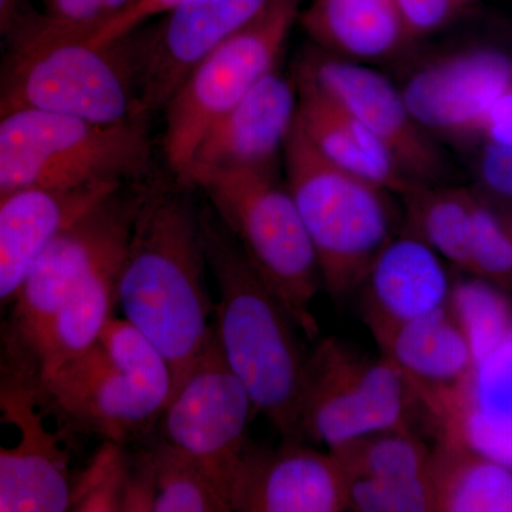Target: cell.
<instances>
[{"instance_id":"obj_1","label":"cell","mask_w":512,"mask_h":512,"mask_svg":"<svg viewBox=\"0 0 512 512\" xmlns=\"http://www.w3.org/2000/svg\"><path fill=\"white\" fill-rule=\"evenodd\" d=\"M184 185L148 184L136 212L117 278L124 319L165 357L174 389L207 348L214 311L207 284L198 211Z\"/></svg>"},{"instance_id":"obj_2","label":"cell","mask_w":512,"mask_h":512,"mask_svg":"<svg viewBox=\"0 0 512 512\" xmlns=\"http://www.w3.org/2000/svg\"><path fill=\"white\" fill-rule=\"evenodd\" d=\"M202 248L218 289L214 332L256 409L285 441L302 443L301 397L308 355L285 306L208 205L198 211Z\"/></svg>"},{"instance_id":"obj_3","label":"cell","mask_w":512,"mask_h":512,"mask_svg":"<svg viewBox=\"0 0 512 512\" xmlns=\"http://www.w3.org/2000/svg\"><path fill=\"white\" fill-rule=\"evenodd\" d=\"M0 57V119L19 110L101 124L148 119L141 111L136 33L109 45L50 28L26 10Z\"/></svg>"},{"instance_id":"obj_4","label":"cell","mask_w":512,"mask_h":512,"mask_svg":"<svg viewBox=\"0 0 512 512\" xmlns=\"http://www.w3.org/2000/svg\"><path fill=\"white\" fill-rule=\"evenodd\" d=\"M282 154L285 184L311 239L323 288L342 301L359 289L396 235L393 192L330 163L296 120Z\"/></svg>"},{"instance_id":"obj_5","label":"cell","mask_w":512,"mask_h":512,"mask_svg":"<svg viewBox=\"0 0 512 512\" xmlns=\"http://www.w3.org/2000/svg\"><path fill=\"white\" fill-rule=\"evenodd\" d=\"M148 119L117 124L19 110L0 119V192L76 191L147 177Z\"/></svg>"},{"instance_id":"obj_6","label":"cell","mask_w":512,"mask_h":512,"mask_svg":"<svg viewBox=\"0 0 512 512\" xmlns=\"http://www.w3.org/2000/svg\"><path fill=\"white\" fill-rule=\"evenodd\" d=\"M188 187L207 195L212 210L303 335L318 338L312 311L323 286L318 259L276 167L201 170L192 174Z\"/></svg>"},{"instance_id":"obj_7","label":"cell","mask_w":512,"mask_h":512,"mask_svg":"<svg viewBox=\"0 0 512 512\" xmlns=\"http://www.w3.org/2000/svg\"><path fill=\"white\" fill-rule=\"evenodd\" d=\"M43 382L74 424L117 443L160 417L174 392L173 370L160 350L116 316L92 348Z\"/></svg>"},{"instance_id":"obj_8","label":"cell","mask_w":512,"mask_h":512,"mask_svg":"<svg viewBox=\"0 0 512 512\" xmlns=\"http://www.w3.org/2000/svg\"><path fill=\"white\" fill-rule=\"evenodd\" d=\"M19 349L0 360V512L72 507V456L62 421L35 359Z\"/></svg>"},{"instance_id":"obj_9","label":"cell","mask_w":512,"mask_h":512,"mask_svg":"<svg viewBox=\"0 0 512 512\" xmlns=\"http://www.w3.org/2000/svg\"><path fill=\"white\" fill-rule=\"evenodd\" d=\"M302 0H275L247 28L205 57L164 107L163 150L171 175L184 185L195 148L220 119L278 66L298 22Z\"/></svg>"},{"instance_id":"obj_10","label":"cell","mask_w":512,"mask_h":512,"mask_svg":"<svg viewBox=\"0 0 512 512\" xmlns=\"http://www.w3.org/2000/svg\"><path fill=\"white\" fill-rule=\"evenodd\" d=\"M417 404L419 393L386 357L365 359L338 339H323L306 363L302 440L330 450L372 431L412 429Z\"/></svg>"},{"instance_id":"obj_11","label":"cell","mask_w":512,"mask_h":512,"mask_svg":"<svg viewBox=\"0 0 512 512\" xmlns=\"http://www.w3.org/2000/svg\"><path fill=\"white\" fill-rule=\"evenodd\" d=\"M255 413L247 387L228 366L214 332L161 414L164 441L191 458L229 501Z\"/></svg>"},{"instance_id":"obj_12","label":"cell","mask_w":512,"mask_h":512,"mask_svg":"<svg viewBox=\"0 0 512 512\" xmlns=\"http://www.w3.org/2000/svg\"><path fill=\"white\" fill-rule=\"evenodd\" d=\"M138 191L124 187L47 242L13 303L16 336L28 345L63 303L104 264L126 252Z\"/></svg>"},{"instance_id":"obj_13","label":"cell","mask_w":512,"mask_h":512,"mask_svg":"<svg viewBox=\"0 0 512 512\" xmlns=\"http://www.w3.org/2000/svg\"><path fill=\"white\" fill-rule=\"evenodd\" d=\"M275 0H181L156 26L136 32L141 111L164 110L211 52L258 19Z\"/></svg>"},{"instance_id":"obj_14","label":"cell","mask_w":512,"mask_h":512,"mask_svg":"<svg viewBox=\"0 0 512 512\" xmlns=\"http://www.w3.org/2000/svg\"><path fill=\"white\" fill-rule=\"evenodd\" d=\"M298 70L360 121L413 183L434 184L443 177L446 164L439 148L410 113L402 92L383 74L319 49Z\"/></svg>"},{"instance_id":"obj_15","label":"cell","mask_w":512,"mask_h":512,"mask_svg":"<svg viewBox=\"0 0 512 512\" xmlns=\"http://www.w3.org/2000/svg\"><path fill=\"white\" fill-rule=\"evenodd\" d=\"M372 335L382 356L413 384L431 416L446 424L466 406L476 360L448 303Z\"/></svg>"},{"instance_id":"obj_16","label":"cell","mask_w":512,"mask_h":512,"mask_svg":"<svg viewBox=\"0 0 512 512\" xmlns=\"http://www.w3.org/2000/svg\"><path fill=\"white\" fill-rule=\"evenodd\" d=\"M512 90V60L490 49L468 50L427 64L404 84L403 99L426 131L480 134L488 113Z\"/></svg>"},{"instance_id":"obj_17","label":"cell","mask_w":512,"mask_h":512,"mask_svg":"<svg viewBox=\"0 0 512 512\" xmlns=\"http://www.w3.org/2000/svg\"><path fill=\"white\" fill-rule=\"evenodd\" d=\"M349 480L330 451L285 441L276 451L247 450L229 491L231 511H348Z\"/></svg>"},{"instance_id":"obj_18","label":"cell","mask_w":512,"mask_h":512,"mask_svg":"<svg viewBox=\"0 0 512 512\" xmlns=\"http://www.w3.org/2000/svg\"><path fill=\"white\" fill-rule=\"evenodd\" d=\"M298 113V87L278 66L214 121L194 151L184 181L210 168L276 167Z\"/></svg>"},{"instance_id":"obj_19","label":"cell","mask_w":512,"mask_h":512,"mask_svg":"<svg viewBox=\"0 0 512 512\" xmlns=\"http://www.w3.org/2000/svg\"><path fill=\"white\" fill-rule=\"evenodd\" d=\"M357 291L363 320L375 333L439 311L451 286L441 256L407 232L380 249Z\"/></svg>"},{"instance_id":"obj_20","label":"cell","mask_w":512,"mask_h":512,"mask_svg":"<svg viewBox=\"0 0 512 512\" xmlns=\"http://www.w3.org/2000/svg\"><path fill=\"white\" fill-rule=\"evenodd\" d=\"M123 187L0 192V312L13 306L47 242Z\"/></svg>"},{"instance_id":"obj_21","label":"cell","mask_w":512,"mask_h":512,"mask_svg":"<svg viewBox=\"0 0 512 512\" xmlns=\"http://www.w3.org/2000/svg\"><path fill=\"white\" fill-rule=\"evenodd\" d=\"M295 82L296 123L326 160L400 197L417 184L400 171L383 144L311 77L298 70Z\"/></svg>"},{"instance_id":"obj_22","label":"cell","mask_w":512,"mask_h":512,"mask_svg":"<svg viewBox=\"0 0 512 512\" xmlns=\"http://www.w3.org/2000/svg\"><path fill=\"white\" fill-rule=\"evenodd\" d=\"M298 22L316 49L365 63L410 42L396 0H311Z\"/></svg>"},{"instance_id":"obj_23","label":"cell","mask_w":512,"mask_h":512,"mask_svg":"<svg viewBox=\"0 0 512 512\" xmlns=\"http://www.w3.org/2000/svg\"><path fill=\"white\" fill-rule=\"evenodd\" d=\"M123 255L90 275L62 308L25 346L43 379L72 362L99 340L117 303V278Z\"/></svg>"},{"instance_id":"obj_24","label":"cell","mask_w":512,"mask_h":512,"mask_svg":"<svg viewBox=\"0 0 512 512\" xmlns=\"http://www.w3.org/2000/svg\"><path fill=\"white\" fill-rule=\"evenodd\" d=\"M124 512H229L227 495L191 458L163 443L130 467Z\"/></svg>"},{"instance_id":"obj_25","label":"cell","mask_w":512,"mask_h":512,"mask_svg":"<svg viewBox=\"0 0 512 512\" xmlns=\"http://www.w3.org/2000/svg\"><path fill=\"white\" fill-rule=\"evenodd\" d=\"M429 480L436 512H512V470L453 434L431 448Z\"/></svg>"},{"instance_id":"obj_26","label":"cell","mask_w":512,"mask_h":512,"mask_svg":"<svg viewBox=\"0 0 512 512\" xmlns=\"http://www.w3.org/2000/svg\"><path fill=\"white\" fill-rule=\"evenodd\" d=\"M402 198L410 234L441 258L470 271L476 195L460 188L416 184Z\"/></svg>"},{"instance_id":"obj_27","label":"cell","mask_w":512,"mask_h":512,"mask_svg":"<svg viewBox=\"0 0 512 512\" xmlns=\"http://www.w3.org/2000/svg\"><path fill=\"white\" fill-rule=\"evenodd\" d=\"M329 451L349 483L365 478H416L429 473L431 448L413 429L372 431Z\"/></svg>"},{"instance_id":"obj_28","label":"cell","mask_w":512,"mask_h":512,"mask_svg":"<svg viewBox=\"0 0 512 512\" xmlns=\"http://www.w3.org/2000/svg\"><path fill=\"white\" fill-rule=\"evenodd\" d=\"M466 333L474 360L480 363L497 349L512 329V318L503 295L484 282L458 285L448 301Z\"/></svg>"},{"instance_id":"obj_29","label":"cell","mask_w":512,"mask_h":512,"mask_svg":"<svg viewBox=\"0 0 512 512\" xmlns=\"http://www.w3.org/2000/svg\"><path fill=\"white\" fill-rule=\"evenodd\" d=\"M130 467L121 443L104 441L82 473L74 477L70 511H123Z\"/></svg>"},{"instance_id":"obj_30","label":"cell","mask_w":512,"mask_h":512,"mask_svg":"<svg viewBox=\"0 0 512 512\" xmlns=\"http://www.w3.org/2000/svg\"><path fill=\"white\" fill-rule=\"evenodd\" d=\"M348 511L436 512L429 476L416 478H365L349 483Z\"/></svg>"},{"instance_id":"obj_31","label":"cell","mask_w":512,"mask_h":512,"mask_svg":"<svg viewBox=\"0 0 512 512\" xmlns=\"http://www.w3.org/2000/svg\"><path fill=\"white\" fill-rule=\"evenodd\" d=\"M470 272L508 284L512 282V232L504 218L476 195L473 210Z\"/></svg>"},{"instance_id":"obj_32","label":"cell","mask_w":512,"mask_h":512,"mask_svg":"<svg viewBox=\"0 0 512 512\" xmlns=\"http://www.w3.org/2000/svg\"><path fill=\"white\" fill-rule=\"evenodd\" d=\"M443 433L453 434L467 446L512 470V420L483 412L468 402L463 412L447 424Z\"/></svg>"},{"instance_id":"obj_33","label":"cell","mask_w":512,"mask_h":512,"mask_svg":"<svg viewBox=\"0 0 512 512\" xmlns=\"http://www.w3.org/2000/svg\"><path fill=\"white\" fill-rule=\"evenodd\" d=\"M470 402L483 412L512 420V329L497 349L477 363Z\"/></svg>"},{"instance_id":"obj_34","label":"cell","mask_w":512,"mask_h":512,"mask_svg":"<svg viewBox=\"0 0 512 512\" xmlns=\"http://www.w3.org/2000/svg\"><path fill=\"white\" fill-rule=\"evenodd\" d=\"M43 19L62 35L87 39L133 0H42Z\"/></svg>"},{"instance_id":"obj_35","label":"cell","mask_w":512,"mask_h":512,"mask_svg":"<svg viewBox=\"0 0 512 512\" xmlns=\"http://www.w3.org/2000/svg\"><path fill=\"white\" fill-rule=\"evenodd\" d=\"M410 42L447 28L476 0H396Z\"/></svg>"},{"instance_id":"obj_36","label":"cell","mask_w":512,"mask_h":512,"mask_svg":"<svg viewBox=\"0 0 512 512\" xmlns=\"http://www.w3.org/2000/svg\"><path fill=\"white\" fill-rule=\"evenodd\" d=\"M178 2L181 0H133L119 15L107 20L86 40L94 46L109 45L140 29L147 20L163 15Z\"/></svg>"},{"instance_id":"obj_37","label":"cell","mask_w":512,"mask_h":512,"mask_svg":"<svg viewBox=\"0 0 512 512\" xmlns=\"http://www.w3.org/2000/svg\"><path fill=\"white\" fill-rule=\"evenodd\" d=\"M478 177L488 191L512 202V147L487 143L478 160Z\"/></svg>"},{"instance_id":"obj_38","label":"cell","mask_w":512,"mask_h":512,"mask_svg":"<svg viewBox=\"0 0 512 512\" xmlns=\"http://www.w3.org/2000/svg\"><path fill=\"white\" fill-rule=\"evenodd\" d=\"M480 134L487 137V143L512 147V90L501 97L488 113Z\"/></svg>"},{"instance_id":"obj_39","label":"cell","mask_w":512,"mask_h":512,"mask_svg":"<svg viewBox=\"0 0 512 512\" xmlns=\"http://www.w3.org/2000/svg\"><path fill=\"white\" fill-rule=\"evenodd\" d=\"M25 2L26 0H0V49L5 47L23 13L28 10Z\"/></svg>"},{"instance_id":"obj_40","label":"cell","mask_w":512,"mask_h":512,"mask_svg":"<svg viewBox=\"0 0 512 512\" xmlns=\"http://www.w3.org/2000/svg\"><path fill=\"white\" fill-rule=\"evenodd\" d=\"M504 220L507 221L508 227H510L512 232V214L510 215V217L504 218Z\"/></svg>"}]
</instances>
